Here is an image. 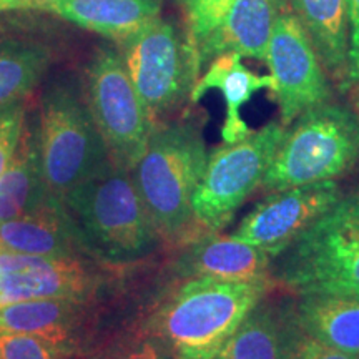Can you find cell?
<instances>
[{
    "mask_svg": "<svg viewBox=\"0 0 359 359\" xmlns=\"http://www.w3.org/2000/svg\"><path fill=\"white\" fill-rule=\"evenodd\" d=\"M275 288L273 278L193 276L170 281L140 320L177 359H213L250 309Z\"/></svg>",
    "mask_w": 359,
    "mask_h": 359,
    "instance_id": "6da1fadb",
    "label": "cell"
},
{
    "mask_svg": "<svg viewBox=\"0 0 359 359\" xmlns=\"http://www.w3.org/2000/svg\"><path fill=\"white\" fill-rule=\"evenodd\" d=\"M206 160L201 122L183 115L155 125L145 154L130 172L167 251L210 233L196 223L193 213V193L203 177Z\"/></svg>",
    "mask_w": 359,
    "mask_h": 359,
    "instance_id": "7a4b0ae2",
    "label": "cell"
},
{
    "mask_svg": "<svg viewBox=\"0 0 359 359\" xmlns=\"http://www.w3.org/2000/svg\"><path fill=\"white\" fill-rule=\"evenodd\" d=\"M88 255L114 268H135L167 253L132 175L110 163L64 196Z\"/></svg>",
    "mask_w": 359,
    "mask_h": 359,
    "instance_id": "3957f363",
    "label": "cell"
},
{
    "mask_svg": "<svg viewBox=\"0 0 359 359\" xmlns=\"http://www.w3.org/2000/svg\"><path fill=\"white\" fill-rule=\"evenodd\" d=\"M271 276L293 294L359 296V187L273 259Z\"/></svg>",
    "mask_w": 359,
    "mask_h": 359,
    "instance_id": "277c9868",
    "label": "cell"
},
{
    "mask_svg": "<svg viewBox=\"0 0 359 359\" xmlns=\"http://www.w3.org/2000/svg\"><path fill=\"white\" fill-rule=\"evenodd\" d=\"M358 165V110L330 100L304 110L286 127L259 190L269 193L339 180Z\"/></svg>",
    "mask_w": 359,
    "mask_h": 359,
    "instance_id": "5b68a950",
    "label": "cell"
},
{
    "mask_svg": "<svg viewBox=\"0 0 359 359\" xmlns=\"http://www.w3.org/2000/svg\"><path fill=\"white\" fill-rule=\"evenodd\" d=\"M37 137L45 183L60 200L111 161L83 88L72 79H58L43 90Z\"/></svg>",
    "mask_w": 359,
    "mask_h": 359,
    "instance_id": "8992f818",
    "label": "cell"
},
{
    "mask_svg": "<svg viewBox=\"0 0 359 359\" xmlns=\"http://www.w3.org/2000/svg\"><path fill=\"white\" fill-rule=\"evenodd\" d=\"M120 55L154 125L175 118L201 72L190 30L160 15L120 42Z\"/></svg>",
    "mask_w": 359,
    "mask_h": 359,
    "instance_id": "52a82bcc",
    "label": "cell"
},
{
    "mask_svg": "<svg viewBox=\"0 0 359 359\" xmlns=\"http://www.w3.org/2000/svg\"><path fill=\"white\" fill-rule=\"evenodd\" d=\"M285 133V125L271 122L243 140L223 143L210 151L203 177L193 193V213L205 231H222L240 206L259 190Z\"/></svg>",
    "mask_w": 359,
    "mask_h": 359,
    "instance_id": "ba28073f",
    "label": "cell"
},
{
    "mask_svg": "<svg viewBox=\"0 0 359 359\" xmlns=\"http://www.w3.org/2000/svg\"><path fill=\"white\" fill-rule=\"evenodd\" d=\"M82 88L111 163L132 172L145 154L155 125L116 48H97L85 69Z\"/></svg>",
    "mask_w": 359,
    "mask_h": 359,
    "instance_id": "9c48e42d",
    "label": "cell"
},
{
    "mask_svg": "<svg viewBox=\"0 0 359 359\" xmlns=\"http://www.w3.org/2000/svg\"><path fill=\"white\" fill-rule=\"evenodd\" d=\"M118 269L85 257H34L0 248V306L27 299L97 298Z\"/></svg>",
    "mask_w": 359,
    "mask_h": 359,
    "instance_id": "30bf717a",
    "label": "cell"
},
{
    "mask_svg": "<svg viewBox=\"0 0 359 359\" xmlns=\"http://www.w3.org/2000/svg\"><path fill=\"white\" fill-rule=\"evenodd\" d=\"M266 65L285 127L304 110L333 100L331 79L293 12L281 11L278 15L268 43Z\"/></svg>",
    "mask_w": 359,
    "mask_h": 359,
    "instance_id": "8fae6325",
    "label": "cell"
},
{
    "mask_svg": "<svg viewBox=\"0 0 359 359\" xmlns=\"http://www.w3.org/2000/svg\"><path fill=\"white\" fill-rule=\"evenodd\" d=\"M344 193L339 180L269 191L245 215L231 236L275 259Z\"/></svg>",
    "mask_w": 359,
    "mask_h": 359,
    "instance_id": "7c38bea8",
    "label": "cell"
},
{
    "mask_svg": "<svg viewBox=\"0 0 359 359\" xmlns=\"http://www.w3.org/2000/svg\"><path fill=\"white\" fill-rule=\"evenodd\" d=\"M165 264L168 281L193 276L226 280H262L271 276L273 259L257 246L231 235L203 233L190 243L168 251Z\"/></svg>",
    "mask_w": 359,
    "mask_h": 359,
    "instance_id": "4fadbf2b",
    "label": "cell"
},
{
    "mask_svg": "<svg viewBox=\"0 0 359 359\" xmlns=\"http://www.w3.org/2000/svg\"><path fill=\"white\" fill-rule=\"evenodd\" d=\"M95 323V302L27 299L0 306V334L37 336L77 356Z\"/></svg>",
    "mask_w": 359,
    "mask_h": 359,
    "instance_id": "5bb4252c",
    "label": "cell"
},
{
    "mask_svg": "<svg viewBox=\"0 0 359 359\" xmlns=\"http://www.w3.org/2000/svg\"><path fill=\"white\" fill-rule=\"evenodd\" d=\"M0 248L34 257L92 258L77 223L58 196L37 212L0 223Z\"/></svg>",
    "mask_w": 359,
    "mask_h": 359,
    "instance_id": "9a60e30c",
    "label": "cell"
},
{
    "mask_svg": "<svg viewBox=\"0 0 359 359\" xmlns=\"http://www.w3.org/2000/svg\"><path fill=\"white\" fill-rule=\"evenodd\" d=\"M281 11V0H235L223 24L196 48L201 69L223 53L266 62L269 39Z\"/></svg>",
    "mask_w": 359,
    "mask_h": 359,
    "instance_id": "2e32d148",
    "label": "cell"
},
{
    "mask_svg": "<svg viewBox=\"0 0 359 359\" xmlns=\"http://www.w3.org/2000/svg\"><path fill=\"white\" fill-rule=\"evenodd\" d=\"M266 88L271 92V75L250 70L243 64V57L238 53H223L206 65V72L200 75L191 90L190 102H200L210 90H219L226 103V115L222 127L223 143H236L253 132L241 116V109L255 93Z\"/></svg>",
    "mask_w": 359,
    "mask_h": 359,
    "instance_id": "e0dca14e",
    "label": "cell"
},
{
    "mask_svg": "<svg viewBox=\"0 0 359 359\" xmlns=\"http://www.w3.org/2000/svg\"><path fill=\"white\" fill-rule=\"evenodd\" d=\"M163 0H55L37 7L90 32L123 42L161 15Z\"/></svg>",
    "mask_w": 359,
    "mask_h": 359,
    "instance_id": "ac0fdd59",
    "label": "cell"
},
{
    "mask_svg": "<svg viewBox=\"0 0 359 359\" xmlns=\"http://www.w3.org/2000/svg\"><path fill=\"white\" fill-rule=\"evenodd\" d=\"M290 296L278 286L259 299L213 359H283Z\"/></svg>",
    "mask_w": 359,
    "mask_h": 359,
    "instance_id": "d6986e66",
    "label": "cell"
},
{
    "mask_svg": "<svg viewBox=\"0 0 359 359\" xmlns=\"http://www.w3.org/2000/svg\"><path fill=\"white\" fill-rule=\"evenodd\" d=\"M293 13L311 40L327 77L346 92L349 22L348 0H290Z\"/></svg>",
    "mask_w": 359,
    "mask_h": 359,
    "instance_id": "ffe728a7",
    "label": "cell"
},
{
    "mask_svg": "<svg viewBox=\"0 0 359 359\" xmlns=\"http://www.w3.org/2000/svg\"><path fill=\"white\" fill-rule=\"evenodd\" d=\"M291 311L311 338L341 353L359 354V296L291 293Z\"/></svg>",
    "mask_w": 359,
    "mask_h": 359,
    "instance_id": "44dd1931",
    "label": "cell"
},
{
    "mask_svg": "<svg viewBox=\"0 0 359 359\" xmlns=\"http://www.w3.org/2000/svg\"><path fill=\"white\" fill-rule=\"evenodd\" d=\"M53 198L40 163L37 125L25 122L19 147L0 177V223L37 212Z\"/></svg>",
    "mask_w": 359,
    "mask_h": 359,
    "instance_id": "7402d4cb",
    "label": "cell"
},
{
    "mask_svg": "<svg viewBox=\"0 0 359 359\" xmlns=\"http://www.w3.org/2000/svg\"><path fill=\"white\" fill-rule=\"evenodd\" d=\"M52 64L47 45L29 40H0V109L25 100Z\"/></svg>",
    "mask_w": 359,
    "mask_h": 359,
    "instance_id": "603a6c76",
    "label": "cell"
},
{
    "mask_svg": "<svg viewBox=\"0 0 359 359\" xmlns=\"http://www.w3.org/2000/svg\"><path fill=\"white\" fill-rule=\"evenodd\" d=\"M109 359H177L168 344L137 320L111 344Z\"/></svg>",
    "mask_w": 359,
    "mask_h": 359,
    "instance_id": "cb8c5ba5",
    "label": "cell"
},
{
    "mask_svg": "<svg viewBox=\"0 0 359 359\" xmlns=\"http://www.w3.org/2000/svg\"><path fill=\"white\" fill-rule=\"evenodd\" d=\"M187 15L188 30L198 48L212 35L230 12L235 0H178Z\"/></svg>",
    "mask_w": 359,
    "mask_h": 359,
    "instance_id": "d4e9b609",
    "label": "cell"
},
{
    "mask_svg": "<svg viewBox=\"0 0 359 359\" xmlns=\"http://www.w3.org/2000/svg\"><path fill=\"white\" fill-rule=\"evenodd\" d=\"M77 354L30 334H0V359H75Z\"/></svg>",
    "mask_w": 359,
    "mask_h": 359,
    "instance_id": "484cf974",
    "label": "cell"
},
{
    "mask_svg": "<svg viewBox=\"0 0 359 359\" xmlns=\"http://www.w3.org/2000/svg\"><path fill=\"white\" fill-rule=\"evenodd\" d=\"M283 359H356L353 354L341 353L338 349L326 346L321 341L314 339L299 327L296 323L293 311H291V296H290V316L286 326L285 353Z\"/></svg>",
    "mask_w": 359,
    "mask_h": 359,
    "instance_id": "4316f807",
    "label": "cell"
},
{
    "mask_svg": "<svg viewBox=\"0 0 359 359\" xmlns=\"http://www.w3.org/2000/svg\"><path fill=\"white\" fill-rule=\"evenodd\" d=\"M27 122L25 100L0 109V177L11 163Z\"/></svg>",
    "mask_w": 359,
    "mask_h": 359,
    "instance_id": "83f0119b",
    "label": "cell"
},
{
    "mask_svg": "<svg viewBox=\"0 0 359 359\" xmlns=\"http://www.w3.org/2000/svg\"><path fill=\"white\" fill-rule=\"evenodd\" d=\"M349 22V55L346 92L354 93L359 90V0H348Z\"/></svg>",
    "mask_w": 359,
    "mask_h": 359,
    "instance_id": "f1b7e54d",
    "label": "cell"
},
{
    "mask_svg": "<svg viewBox=\"0 0 359 359\" xmlns=\"http://www.w3.org/2000/svg\"><path fill=\"white\" fill-rule=\"evenodd\" d=\"M50 2H55V0H15L13 8H37Z\"/></svg>",
    "mask_w": 359,
    "mask_h": 359,
    "instance_id": "f546056e",
    "label": "cell"
},
{
    "mask_svg": "<svg viewBox=\"0 0 359 359\" xmlns=\"http://www.w3.org/2000/svg\"><path fill=\"white\" fill-rule=\"evenodd\" d=\"M353 95H354V109H356L358 114H359V90H358V92H354Z\"/></svg>",
    "mask_w": 359,
    "mask_h": 359,
    "instance_id": "4dcf8cb0",
    "label": "cell"
},
{
    "mask_svg": "<svg viewBox=\"0 0 359 359\" xmlns=\"http://www.w3.org/2000/svg\"><path fill=\"white\" fill-rule=\"evenodd\" d=\"M356 359H359V354H358V356H356Z\"/></svg>",
    "mask_w": 359,
    "mask_h": 359,
    "instance_id": "1f68e13d",
    "label": "cell"
},
{
    "mask_svg": "<svg viewBox=\"0 0 359 359\" xmlns=\"http://www.w3.org/2000/svg\"><path fill=\"white\" fill-rule=\"evenodd\" d=\"M356 92H358V90H356Z\"/></svg>",
    "mask_w": 359,
    "mask_h": 359,
    "instance_id": "d6a6232c",
    "label": "cell"
}]
</instances>
